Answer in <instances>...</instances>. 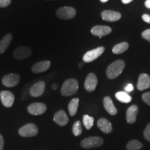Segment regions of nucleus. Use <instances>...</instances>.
<instances>
[{
    "label": "nucleus",
    "mask_w": 150,
    "mask_h": 150,
    "mask_svg": "<svg viewBox=\"0 0 150 150\" xmlns=\"http://www.w3.org/2000/svg\"><path fill=\"white\" fill-rule=\"evenodd\" d=\"M125 67V63L122 60H117L109 65L106 70V75L110 79L118 77L122 72Z\"/></svg>",
    "instance_id": "f257e3e1"
},
{
    "label": "nucleus",
    "mask_w": 150,
    "mask_h": 150,
    "mask_svg": "<svg viewBox=\"0 0 150 150\" xmlns=\"http://www.w3.org/2000/svg\"><path fill=\"white\" fill-rule=\"evenodd\" d=\"M79 89L77 80L75 79H69L65 81L62 86L61 93L63 96H71L74 95Z\"/></svg>",
    "instance_id": "f03ea898"
},
{
    "label": "nucleus",
    "mask_w": 150,
    "mask_h": 150,
    "mask_svg": "<svg viewBox=\"0 0 150 150\" xmlns=\"http://www.w3.org/2000/svg\"><path fill=\"white\" fill-rule=\"evenodd\" d=\"M104 140L98 136H91L86 138L81 142V146L84 149H91L93 147H98L102 145Z\"/></svg>",
    "instance_id": "7ed1b4c3"
},
{
    "label": "nucleus",
    "mask_w": 150,
    "mask_h": 150,
    "mask_svg": "<svg viewBox=\"0 0 150 150\" xmlns=\"http://www.w3.org/2000/svg\"><path fill=\"white\" fill-rule=\"evenodd\" d=\"M19 134L22 137L29 138V137L35 136L38 134V128L33 123H29L22 127L18 131Z\"/></svg>",
    "instance_id": "20e7f679"
},
{
    "label": "nucleus",
    "mask_w": 150,
    "mask_h": 150,
    "mask_svg": "<svg viewBox=\"0 0 150 150\" xmlns=\"http://www.w3.org/2000/svg\"><path fill=\"white\" fill-rule=\"evenodd\" d=\"M76 10L72 7L65 6L60 8L56 11V16L62 20H70L76 16Z\"/></svg>",
    "instance_id": "39448f33"
},
{
    "label": "nucleus",
    "mask_w": 150,
    "mask_h": 150,
    "mask_svg": "<svg viewBox=\"0 0 150 150\" xmlns=\"http://www.w3.org/2000/svg\"><path fill=\"white\" fill-rule=\"evenodd\" d=\"M105 51V48L104 47H99L96 49H94L91 51L87 52L84 54L83 56V60L86 63H90L95 60H96L97 58H99Z\"/></svg>",
    "instance_id": "423d86ee"
},
{
    "label": "nucleus",
    "mask_w": 150,
    "mask_h": 150,
    "mask_svg": "<svg viewBox=\"0 0 150 150\" xmlns=\"http://www.w3.org/2000/svg\"><path fill=\"white\" fill-rule=\"evenodd\" d=\"M47 110V106L43 103L36 102L30 104L27 108L28 112L33 115H40Z\"/></svg>",
    "instance_id": "0eeeda50"
},
{
    "label": "nucleus",
    "mask_w": 150,
    "mask_h": 150,
    "mask_svg": "<svg viewBox=\"0 0 150 150\" xmlns=\"http://www.w3.org/2000/svg\"><path fill=\"white\" fill-rule=\"evenodd\" d=\"M20 77L18 74H8L2 78V83L6 87L12 88L19 83Z\"/></svg>",
    "instance_id": "6e6552de"
},
{
    "label": "nucleus",
    "mask_w": 150,
    "mask_h": 150,
    "mask_svg": "<svg viewBox=\"0 0 150 150\" xmlns=\"http://www.w3.org/2000/svg\"><path fill=\"white\" fill-rule=\"evenodd\" d=\"M32 54V51L28 47H19L13 52V56L16 59L21 60L29 58Z\"/></svg>",
    "instance_id": "1a4fd4ad"
},
{
    "label": "nucleus",
    "mask_w": 150,
    "mask_h": 150,
    "mask_svg": "<svg viewBox=\"0 0 150 150\" xmlns=\"http://www.w3.org/2000/svg\"><path fill=\"white\" fill-rule=\"evenodd\" d=\"M98 83L97 78L94 73H90L88 75L84 83V88L87 91L93 92L96 89V87Z\"/></svg>",
    "instance_id": "9d476101"
},
{
    "label": "nucleus",
    "mask_w": 150,
    "mask_h": 150,
    "mask_svg": "<svg viewBox=\"0 0 150 150\" xmlns=\"http://www.w3.org/2000/svg\"><path fill=\"white\" fill-rule=\"evenodd\" d=\"M0 98L1 103L5 107H11L15 101L14 95L10 91H3L0 93Z\"/></svg>",
    "instance_id": "9b49d317"
},
{
    "label": "nucleus",
    "mask_w": 150,
    "mask_h": 150,
    "mask_svg": "<svg viewBox=\"0 0 150 150\" xmlns=\"http://www.w3.org/2000/svg\"><path fill=\"white\" fill-rule=\"evenodd\" d=\"M111 28L108 26L97 25L92 28L91 33L95 36H98L99 38H102V36L108 35L111 33Z\"/></svg>",
    "instance_id": "f8f14e48"
},
{
    "label": "nucleus",
    "mask_w": 150,
    "mask_h": 150,
    "mask_svg": "<svg viewBox=\"0 0 150 150\" xmlns=\"http://www.w3.org/2000/svg\"><path fill=\"white\" fill-rule=\"evenodd\" d=\"M102 18L104 21L107 22H116L118 21L121 18V14L117 11H113L110 10L104 11L102 12Z\"/></svg>",
    "instance_id": "ddd939ff"
},
{
    "label": "nucleus",
    "mask_w": 150,
    "mask_h": 150,
    "mask_svg": "<svg viewBox=\"0 0 150 150\" xmlns=\"http://www.w3.org/2000/svg\"><path fill=\"white\" fill-rule=\"evenodd\" d=\"M51 66V62L50 61H43L35 63L31 67V71L35 74L46 72Z\"/></svg>",
    "instance_id": "4468645a"
},
{
    "label": "nucleus",
    "mask_w": 150,
    "mask_h": 150,
    "mask_svg": "<svg viewBox=\"0 0 150 150\" xmlns=\"http://www.w3.org/2000/svg\"><path fill=\"white\" fill-rule=\"evenodd\" d=\"M54 121L59 126L64 127L68 123L69 118L64 110H61L57 111L54 116Z\"/></svg>",
    "instance_id": "2eb2a0df"
},
{
    "label": "nucleus",
    "mask_w": 150,
    "mask_h": 150,
    "mask_svg": "<svg viewBox=\"0 0 150 150\" xmlns=\"http://www.w3.org/2000/svg\"><path fill=\"white\" fill-rule=\"evenodd\" d=\"M45 89V83L44 81H39L35 83L30 89V95L33 97H40L44 93Z\"/></svg>",
    "instance_id": "dca6fc26"
},
{
    "label": "nucleus",
    "mask_w": 150,
    "mask_h": 150,
    "mask_svg": "<svg viewBox=\"0 0 150 150\" xmlns=\"http://www.w3.org/2000/svg\"><path fill=\"white\" fill-rule=\"evenodd\" d=\"M150 88V76L147 74H141L138 78L137 88L139 91H144Z\"/></svg>",
    "instance_id": "f3484780"
},
{
    "label": "nucleus",
    "mask_w": 150,
    "mask_h": 150,
    "mask_svg": "<svg viewBox=\"0 0 150 150\" xmlns=\"http://www.w3.org/2000/svg\"><path fill=\"white\" fill-rule=\"evenodd\" d=\"M138 113V107L136 105H132L127 110V121L129 124L136 122L137 115Z\"/></svg>",
    "instance_id": "a211bd4d"
},
{
    "label": "nucleus",
    "mask_w": 150,
    "mask_h": 150,
    "mask_svg": "<svg viewBox=\"0 0 150 150\" xmlns=\"http://www.w3.org/2000/svg\"><path fill=\"white\" fill-rule=\"evenodd\" d=\"M97 127L105 134H109L112 130L111 123L105 118H100L97 121Z\"/></svg>",
    "instance_id": "6ab92c4d"
},
{
    "label": "nucleus",
    "mask_w": 150,
    "mask_h": 150,
    "mask_svg": "<svg viewBox=\"0 0 150 150\" xmlns=\"http://www.w3.org/2000/svg\"><path fill=\"white\" fill-rule=\"evenodd\" d=\"M104 106L105 110H106L110 115H115L117 114V108H115V105L113 104V102H112V99L110 97L106 96L104 98Z\"/></svg>",
    "instance_id": "aec40b11"
},
{
    "label": "nucleus",
    "mask_w": 150,
    "mask_h": 150,
    "mask_svg": "<svg viewBox=\"0 0 150 150\" xmlns=\"http://www.w3.org/2000/svg\"><path fill=\"white\" fill-rule=\"evenodd\" d=\"M12 39L13 35L11 33H8L3 37V38L0 41V54H3L4 52H5L8 46L10 45Z\"/></svg>",
    "instance_id": "412c9836"
},
{
    "label": "nucleus",
    "mask_w": 150,
    "mask_h": 150,
    "mask_svg": "<svg viewBox=\"0 0 150 150\" xmlns=\"http://www.w3.org/2000/svg\"><path fill=\"white\" fill-rule=\"evenodd\" d=\"M79 98L72 99L69 103L68 111L71 116H74L76 115L79 107Z\"/></svg>",
    "instance_id": "4be33fe9"
},
{
    "label": "nucleus",
    "mask_w": 150,
    "mask_h": 150,
    "mask_svg": "<svg viewBox=\"0 0 150 150\" xmlns=\"http://www.w3.org/2000/svg\"><path fill=\"white\" fill-rule=\"evenodd\" d=\"M115 97L117 100L120 102L125 103V104H128V103L131 102V97L129 95L128 93L125 91H119L115 94Z\"/></svg>",
    "instance_id": "5701e85b"
},
{
    "label": "nucleus",
    "mask_w": 150,
    "mask_h": 150,
    "mask_svg": "<svg viewBox=\"0 0 150 150\" xmlns=\"http://www.w3.org/2000/svg\"><path fill=\"white\" fill-rule=\"evenodd\" d=\"M129 48V44L127 42H122L119 44H117L112 48V52L115 54H122L123 52H126Z\"/></svg>",
    "instance_id": "b1692460"
},
{
    "label": "nucleus",
    "mask_w": 150,
    "mask_h": 150,
    "mask_svg": "<svg viewBox=\"0 0 150 150\" xmlns=\"http://www.w3.org/2000/svg\"><path fill=\"white\" fill-rule=\"evenodd\" d=\"M143 147L142 142L136 140H133L129 141L127 145V150H138Z\"/></svg>",
    "instance_id": "393cba45"
},
{
    "label": "nucleus",
    "mask_w": 150,
    "mask_h": 150,
    "mask_svg": "<svg viewBox=\"0 0 150 150\" xmlns=\"http://www.w3.org/2000/svg\"><path fill=\"white\" fill-rule=\"evenodd\" d=\"M83 123L86 129L89 130L94 125V118L88 115H84L83 117Z\"/></svg>",
    "instance_id": "a878e982"
},
{
    "label": "nucleus",
    "mask_w": 150,
    "mask_h": 150,
    "mask_svg": "<svg viewBox=\"0 0 150 150\" xmlns=\"http://www.w3.org/2000/svg\"><path fill=\"white\" fill-rule=\"evenodd\" d=\"M72 131L73 134L75 136H78L81 134L82 133V126L81 123L80 121L75 122L72 127Z\"/></svg>",
    "instance_id": "bb28decb"
},
{
    "label": "nucleus",
    "mask_w": 150,
    "mask_h": 150,
    "mask_svg": "<svg viewBox=\"0 0 150 150\" xmlns=\"http://www.w3.org/2000/svg\"><path fill=\"white\" fill-rule=\"evenodd\" d=\"M144 136L146 140L150 142V123L148 124L144 131Z\"/></svg>",
    "instance_id": "cd10ccee"
},
{
    "label": "nucleus",
    "mask_w": 150,
    "mask_h": 150,
    "mask_svg": "<svg viewBox=\"0 0 150 150\" xmlns=\"http://www.w3.org/2000/svg\"><path fill=\"white\" fill-rule=\"evenodd\" d=\"M142 100L145 102L147 105L150 106V92H147V93H144L142 95Z\"/></svg>",
    "instance_id": "c85d7f7f"
},
{
    "label": "nucleus",
    "mask_w": 150,
    "mask_h": 150,
    "mask_svg": "<svg viewBox=\"0 0 150 150\" xmlns=\"http://www.w3.org/2000/svg\"><path fill=\"white\" fill-rule=\"evenodd\" d=\"M142 37L144 39L147 40L150 42V29L145 30L144 31H142Z\"/></svg>",
    "instance_id": "c756f323"
},
{
    "label": "nucleus",
    "mask_w": 150,
    "mask_h": 150,
    "mask_svg": "<svg viewBox=\"0 0 150 150\" xmlns=\"http://www.w3.org/2000/svg\"><path fill=\"white\" fill-rule=\"evenodd\" d=\"M11 0H0V8H4L11 4Z\"/></svg>",
    "instance_id": "7c9ffc66"
},
{
    "label": "nucleus",
    "mask_w": 150,
    "mask_h": 150,
    "mask_svg": "<svg viewBox=\"0 0 150 150\" xmlns=\"http://www.w3.org/2000/svg\"><path fill=\"white\" fill-rule=\"evenodd\" d=\"M134 86H133L131 83L127 84V85L126 86V87L125 88V92H127V93H130V92H132L133 91H134Z\"/></svg>",
    "instance_id": "2f4dec72"
},
{
    "label": "nucleus",
    "mask_w": 150,
    "mask_h": 150,
    "mask_svg": "<svg viewBox=\"0 0 150 150\" xmlns=\"http://www.w3.org/2000/svg\"><path fill=\"white\" fill-rule=\"evenodd\" d=\"M142 19L143 20L144 22L150 24V16H149V15L144 14L143 16H142Z\"/></svg>",
    "instance_id": "473e14b6"
},
{
    "label": "nucleus",
    "mask_w": 150,
    "mask_h": 150,
    "mask_svg": "<svg viewBox=\"0 0 150 150\" xmlns=\"http://www.w3.org/2000/svg\"><path fill=\"white\" fill-rule=\"evenodd\" d=\"M4 146V140L2 136L0 134V150H3Z\"/></svg>",
    "instance_id": "72a5a7b5"
},
{
    "label": "nucleus",
    "mask_w": 150,
    "mask_h": 150,
    "mask_svg": "<svg viewBox=\"0 0 150 150\" xmlns=\"http://www.w3.org/2000/svg\"><path fill=\"white\" fill-rule=\"evenodd\" d=\"M145 6L146 8L150 9V0H146L145 2Z\"/></svg>",
    "instance_id": "f704fd0d"
},
{
    "label": "nucleus",
    "mask_w": 150,
    "mask_h": 150,
    "mask_svg": "<svg viewBox=\"0 0 150 150\" xmlns=\"http://www.w3.org/2000/svg\"><path fill=\"white\" fill-rule=\"evenodd\" d=\"M132 1L133 0H122V2L123 4H127L131 3Z\"/></svg>",
    "instance_id": "c9c22d12"
},
{
    "label": "nucleus",
    "mask_w": 150,
    "mask_h": 150,
    "mask_svg": "<svg viewBox=\"0 0 150 150\" xmlns=\"http://www.w3.org/2000/svg\"><path fill=\"white\" fill-rule=\"evenodd\" d=\"M52 88H53L54 90L57 89V85H56V84H54L53 86H52Z\"/></svg>",
    "instance_id": "e433bc0d"
},
{
    "label": "nucleus",
    "mask_w": 150,
    "mask_h": 150,
    "mask_svg": "<svg viewBox=\"0 0 150 150\" xmlns=\"http://www.w3.org/2000/svg\"><path fill=\"white\" fill-rule=\"evenodd\" d=\"M108 1V0H100V1H102V3H106V2H107Z\"/></svg>",
    "instance_id": "4c0bfd02"
},
{
    "label": "nucleus",
    "mask_w": 150,
    "mask_h": 150,
    "mask_svg": "<svg viewBox=\"0 0 150 150\" xmlns=\"http://www.w3.org/2000/svg\"><path fill=\"white\" fill-rule=\"evenodd\" d=\"M83 65V63H80V65H79V67H82V65Z\"/></svg>",
    "instance_id": "58836bf2"
}]
</instances>
